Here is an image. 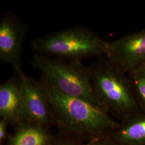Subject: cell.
Listing matches in <instances>:
<instances>
[{"mask_svg": "<svg viewBox=\"0 0 145 145\" xmlns=\"http://www.w3.org/2000/svg\"><path fill=\"white\" fill-rule=\"evenodd\" d=\"M46 93L60 132L88 143L111 136L119 123L101 108L62 93L39 80Z\"/></svg>", "mask_w": 145, "mask_h": 145, "instance_id": "1", "label": "cell"}, {"mask_svg": "<svg viewBox=\"0 0 145 145\" xmlns=\"http://www.w3.org/2000/svg\"><path fill=\"white\" fill-rule=\"evenodd\" d=\"M88 68L95 92L109 114L122 121L141 111L127 74L105 57Z\"/></svg>", "mask_w": 145, "mask_h": 145, "instance_id": "2", "label": "cell"}, {"mask_svg": "<svg viewBox=\"0 0 145 145\" xmlns=\"http://www.w3.org/2000/svg\"><path fill=\"white\" fill-rule=\"evenodd\" d=\"M30 47L43 56L81 61L105 57L108 42L87 27L77 25L33 38Z\"/></svg>", "mask_w": 145, "mask_h": 145, "instance_id": "3", "label": "cell"}, {"mask_svg": "<svg viewBox=\"0 0 145 145\" xmlns=\"http://www.w3.org/2000/svg\"><path fill=\"white\" fill-rule=\"evenodd\" d=\"M30 63L41 72L40 80L45 83L62 93L82 99L105 110L93 89L88 66L81 61L35 53Z\"/></svg>", "mask_w": 145, "mask_h": 145, "instance_id": "4", "label": "cell"}, {"mask_svg": "<svg viewBox=\"0 0 145 145\" xmlns=\"http://www.w3.org/2000/svg\"><path fill=\"white\" fill-rule=\"evenodd\" d=\"M29 27L15 14L4 12L0 17V60L22 71L23 44Z\"/></svg>", "mask_w": 145, "mask_h": 145, "instance_id": "5", "label": "cell"}, {"mask_svg": "<svg viewBox=\"0 0 145 145\" xmlns=\"http://www.w3.org/2000/svg\"><path fill=\"white\" fill-rule=\"evenodd\" d=\"M17 72L21 78L24 121L48 129L55 125L52 108L40 81L30 78L22 71Z\"/></svg>", "mask_w": 145, "mask_h": 145, "instance_id": "6", "label": "cell"}, {"mask_svg": "<svg viewBox=\"0 0 145 145\" xmlns=\"http://www.w3.org/2000/svg\"><path fill=\"white\" fill-rule=\"evenodd\" d=\"M105 57L127 74L145 65V28L108 42Z\"/></svg>", "mask_w": 145, "mask_h": 145, "instance_id": "7", "label": "cell"}, {"mask_svg": "<svg viewBox=\"0 0 145 145\" xmlns=\"http://www.w3.org/2000/svg\"><path fill=\"white\" fill-rule=\"evenodd\" d=\"M0 116L14 127L24 121L21 78L15 71L0 84Z\"/></svg>", "mask_w": 145, "mask_h": 145, "instance_id": "8", "label": "cell"}, {"mask_svg": "<svg viewBox=\"0 0 145 145\" xmlns=\"http://www.w3.org/2000/svg\"><path fill=\"white\" fill-rule=\"evenodd\" d=\"M110 138L118 145H145V112L120 121Z\"/></svg>", "mask_w": 145, "mask_h": 145, "instance_id": "9", "label": "cell"}, {"mask_svg": "<svg viewBox=\"0 0 145 145\" xmlns=\"http://www.w3.org/2000/svg\"><path fill=\"white\" fill-rule=\"evenodd\" d=\"M14 128L7 145H51L55 137L48 128L30 122H22Z\"/></svg>", "mask_w": 145, "mask_h": 145, "instance_id": "10", "label": "cell"}, {"mask_svg": "<svg viewBox=\"0 0 145 145\" xmlns=\"http://www.w3.org/2000/svg\"><path fill=\"white\" fill-rule=\"evenodd\" d=\"M127 75L140 109L145 112V65Z\"/></svg>", "mask_w": 145, "mask_h": 145, "instance_id": "11", "label": "cell"}, {"mask_svg": "<svg viewBox=\"0 0 145 145\" xmlns=\"http://www.w3.org/2000/svg\"><path fill=\"white\" fill-rule=\"evenodd\" d=\"M51 145H87V143L72 135L60 132L54 137Z\"/></svg>", "mask_w": 145, "mask_h": 145, "instance_id": "12", "label": "cell"}, {"mask_svg": "<svg viewBox=\"0 0 145 145\" xmlns=\"http://www.w3.org/2000/svg\"><path fill=\"white\" fill-rule=\"evenodd\" d=\"M8 124L7 121L3 120L1 119L0 120V143L1 145H3V142L5 141L7 138L9 139V137L7 135V127Z\"/></svg>", "mask_w": 145, "mask_h": 145, "instance_id": "13", "label": "cell"}, {"mask_svg": "<svg viewBox=\"0 0 145 145\" xmlns=\"http://www.w3.org/2000/svg\"><path fill=\"white\" fill-rule=\"evenodd\" d=\"M87 145H118L110 137L94 140L87 143Z\"/></svg>", "mask_w": 145, "mask_h": 145, "instance_id": "14", "label": "cell"}]
</instances>
